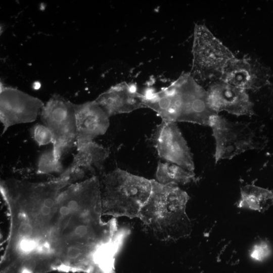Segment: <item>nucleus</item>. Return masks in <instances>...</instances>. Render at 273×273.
<instances>
[{
	"instance_id": "nucleus-1",
	"label": "nucleus",
	"mask_w": 273,
	"mask_h": 273,
	"mask_svg": "<svg viewBox=\"0 0 273 273\" xmlns=\"http://www.w3.org/2000/svg\"><path fill=\"white\" fill-rule=\"evenodd\" d=\"M1 181L9 218L4 273H99L118 249L115 218L102 220L99 177Z\"/></svg>"
},
{
	"instance_id": "nucleus-2",
	"label": "nucleus",
	"mask_w": 273,
	"mask_h": 273,
	"mask_svg": "<svg viewBox=\"0 0 273 273\" xmlns=\"http://www.w3.org/2000/svg\"><path fill=\"white\" fill-rule=\"evenodd\" d=\"M145 108L155 111L162 121L188 122L209 125L217 114L209 106L208 93L191 75L185 73L168 86L143 93Z\"/></svg>"
},
{
	"instance_id": "nucleus-3",
	"label": "nucleus",
	"mask_w": 273,
	"mask_h": 273,
	"mask_svg": "<svg viewBox=\"0 0 273 273\" xmlns=\"http://www.w3.org/2000/svg\"><path fill=\"white\" fill-rule=\"evenodd\" d=\"M188 194L178 186L152 179L150 196L139 218L158 239L176 240L188 235L190 221L186 212Z\"/></svg>"
},
{
	"instance_id": "nucleus-4",
	"label": "nucleus",
	"mask_w": 273,
	"mask_h": 273,
	"mask_svg": "<svg viewBox=\"0 0 273 273\" xmlns=\"http://www.w3.org/2000/svg\"><path fill=\"white\" fill-rule=\"evenodd\" d=\"M99 179L103 215L139 217L150 196L152 179L120 168L103 173Z\"/></svg>"
},
{
	"instance_id": "nucleus-5",
	"label": "nucleus",
	"mask_w": 273,
	"mask_h": 273,
	"mask_svg": "<svg viewBox=\"0 0 273 273\" xmlns=\"http://www.w3.org/2000/svg\"><path fill=\"white\" fill-rule=\"evenodd\" d=\"M193 64L190 73L196 80H219L232 52L203 24H196L193 44Z\"/></svg>"
},
{
	"instance_id": "nucleus-6",
	"label": "nucleus",
	"mask_w": 273,
	"mask_h": 273,
	"mask_svg": "<svg viewBox=\"0 0 273 273\" xmlns=\"http://www.w3.org/2000/svg\"><path fill=\"white\" fill-rule=\"evenodd\" d=\"M40 116L43 124L53 134V151L61 160L64 154L76 146L77 128L74 103L55 94L44 104Z\"/></svg>"
},
{
	"instance_id": "nucleus-7",
	"label": "nucleus",
	"mask_w": 273,
	"mask_h": 273,
	"mask_svg": "<svg viewBox=\"0 0 273 273\" xmlns=\"http://www.w3.org/2000/svg\"><path fill=\"white\" fill-rule=\"evenodd\" d=\"M209 125L216 142V162L256 148L254 132L248 124L230 122L215 114L211 117Z\"/></svg>"
},
{
	"instance_id": "nucleus-8",
	"label": "nucleus",
	"mask_w": 273,
	"mask_h": 273,
	"mask_svg": "<svg viewBox=\"0 0 273 273\" xmlns=\"http://www.w3.org/2000/svg\"><path fill=\"white\" fill-rule=\"evenodd\" d=\"M44 104L39 99L16 88L0 84V121L2 135L13 125L34 121Z\"/></svg>"
},
{
	"instance_id": "nucleus-9",
	"label": "nucleus",
	"mask_w": 273,
	"mask_h": 273,
	"mask_svg": "<svg viewBox=\"0 0 273 273\" xmlns=\"http://www.w3.org/2000/svg\"><path fill=\"white\" fill-rule=\"evenodd\" d=\"M152 139L161 158L194 172V164L191 153L175 123L162 121L157 126Z\"/></svg>"
},
{
	"instance_id": "nucleus-10",
	"label": "nucleus",
	"mask_w": 273,
	"mask_h": 273,
	"mask_svg": "<svg viewBox=\"0 0 273 273\" xmlns=\"http://www.w3.org/2000/svg\"><path fill=\"white\" fill-rule=\"evenodd\" d=\"M207 93L209 106L217 114L221 111L237 116L254 114L253 104L244 89L218 80L210 85Z\"/></svg>"
},
{
	"instance_id": "nucleus-11",
	"label": "nucleus",
	"mask_w": 273,
	"mask_h": 273,
	"mask_svg": "<svg viewBox=\"0 0 273 273\" xmlns=\"http://www.w3.org/2000/svg\"><path fill=\"white\" fill-rule=\"evenodd\" d=\"M269 77L267 69L256 60L235 58L226 66L219 80L245 90H256L266 85Z\"/></svg>"
},
{
	"instance_id": "nucleus-12",
	"label": "nucleus",
	"mask_w": 273,
	"mask_h": 273,
	"mask_svg": "<svg viewBox=\"0 0 273 273\" xmlns=\"http://www.w3.org/2000/svg\"><path fill=\"white\" fill-rule=\"evenodd\" d=\"M109 116L145 108L143 94L135 84L122 82L112 86L95 100Z\"/></svg>"
},
{
	"instance_id": "nucleus-13",
	"label": "nucleus",
	"mask_w": 273,
	"mask_h": 273,
	"mask_svg": "<svg viewBox=\"0 0 273 273\" xmlns=\"http://www.w3.org/2000/svg\"><path fill=\"white\" fill-rule=\"evenodd\" d=\"M77 137L76 147L104 134L109 125V116L95 100L74 104Z\"/></svg>"
},
{
	"instance_id": "nucleus-14",
	"label": "nucleus",
	"mask_w": 273,
	"mask_h": 273,
	"mask_svg": "<svg viewBox=\"0 0 273 273\" xmlns=\"http://www.w3.org/2000/svg\"><path fill=\"white\" fill-rule=\"evenodd\" d=\"M76 148L77 153L66 172L82 169L95 175L96 171L102 169L110 153L109 149L93 141L78 145Z\"/></svg>"
},
{
	"instance_id": "nucleus-15",
	"label": "nucleus",
	"mask_w": 273,
	"mask_h": 273,
	"mask_svg": "<svg viewBox=\"0 0 273 273\" xmlns=\"http://www.w3.org/2000/svg\"><path fill=\"white\" fill-rule=\"evenodd\" d=\"M273 204V192L254 185H246L241 190L239 208L264 211Z\"/></svg>"
},
{
	"instance_id": "nucleus-16",
	"label": "nucleus",
	"mask_w": 273,
	"mask_h": 273,
	"mask_svg": "<svg viewBox=\"0 0 273 273\" xmlns=\"http://www.w3.org/2000/svg\"><path fill=\"white\" fill-rule=\"evenodd\" d=\"M194 172L181 166L168 162H159L158 164L156 180L165 185H185L195 179Z\"/></svg>"
},
{
	"instance_id": "nucleus-17",
	"label": "nucleus",
	"mask_w": 273,
	"mask_h": 273,
	"mask_svg": "<svg viewBox=\"0 0 273 273\" xmlns=\"http://www.w3.org/2000/svg\"><path fill=\"white\" fill-rule=\"evenodd\" d=\"M64 169L61 160L54 154L53 149L43 152L38 157L36 173L49 174L53 173H62Z\"/></svg>"
},
{
	"instance_id": "nucleus-18",
	"label": "nucleus",
	"mask_w": 273,
	"mask_h": 273,
	"mask_svg": "<svg viewBox=\"0 0 273 273\" xmlns=\"http://www.w3.org/2000/svg\"><path fill=\"white\" fill-rule=\"evenodd\" d=\"M30 133L32 139L39 146L53 143V134L44 124H35L31 128Z\"/></svg>"
},
{
	"instance_id": "nucleus-19",
	"label": "nucleus",
	"mask_w": 273,
	"mask_h": 273,
	"mask_svg": "<svg viewBox=\"0 0 273 273\" xmlns=\"http://www.w3.org/2000/svg\"><path fill=\"white\" fill-rule=\"evenodd\" d=\"M270 254V248L268 244L261 241L254 245L250 252V256L255 260L262 261L267 258Z\"/></svg>"
}]
</instances>
